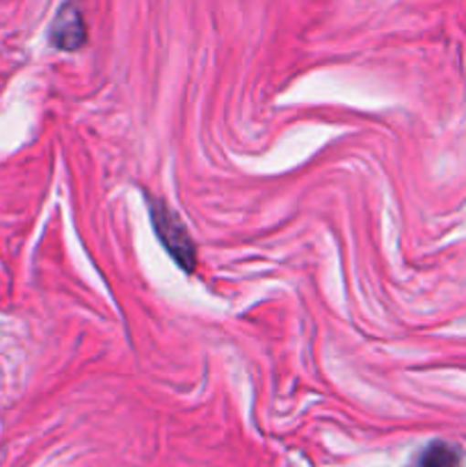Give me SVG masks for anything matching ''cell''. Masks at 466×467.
Here are the masks:
<instances>
[{
  "instance_id": "6da1fadb",
  "label": "cell",
  "mask_w": 466,
  "mask_h": 467,
  "mask_svg": "<svg viewBox=\"0 0 466 467\" xmlns=\"http://www.w3.org/2000/svg\"><path fill=\"white\" fill-rule=\"evenodd\" d=\"M146 210H149L151 226H154L155 237L160 240L163 249L167 251L169 258L178 265L185 274H192L196 267V244L190 237L183 219L164 203L160 196H144Z\"/></svg>"
},
{
  "instance_id": "7a4b0ae2",
  "label": "cell",
  "mask_w": 466,
  "mask_h": 467,
  "mask_svg": "<svg viewBox=\"0 0 466 467\" xmlns=\"http://www.w3.org/2000/svg\"><path fill=\"white\" fill-rule=\"evenodd\" d=\"M48 41L58 50H78L87 44V26L76 3H64L55 14L48 30Z\"/></svg>"
},
{
  "instance_id": "3957f363",
  "label": "cell",
  "mask_w": 466,
  "mask_h": 467,
  "mask_svg": "<svg viewBox=\"0 0 466 467\" xmlns=\"http://www.w3.org/2000/svg\"><path fill=\"white\" fill-rule=\"evenodd\" d=\"M416 467H460V454L446 442H432L418 456Z\"/></svg>"
}]
</instances>
